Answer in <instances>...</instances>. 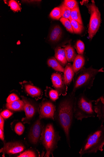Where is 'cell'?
I'll return each instance as SVG.
<instances>
[{
	"instance_id": "1",
	"label": "cell",
	"mask_w": 104,
	"mask_h": 157,
	"mask_svg": "<svg viewBox=\"0 0 104 157\" xmlns=\"http://www.w3.org/2000/svg\"><path fill=\"white\" fill-rule=\"evenodd\" d=\"M75 94L71 92L59 103L55 113V119L64 131L67 143L70 148V130L74 117V106Z\"/></svg>"
},
{
	"instance_id": "2",
	"label": "cell",
	"mask_w": 104,
	"mask_h": 157,
	"mask_svg": "<svg viewBox=\"0 0 104 157\" xmlns=\"http://www.w3.org/2000/svg\"><path fill=\"white\" fill-rule=\"evenodd\" d=\"M104 126L102 124L95 131L89 134L84 141L79 151L80 156L88 154H95L103 151Z\"/></svg>"
},
{
	"instance_id": "3",
	"label": "cell",
	"mask_w": 104,
	"mask_h": 157,
	"mask_svg": "<svg viewBox=\"0 0 104 157\" xmlns=\"http://www.w3.org/2000/svg\"><path fill=\"white\" fill-rule=\"evenodd\" d=\"M84 90L83 92L76 97L74 106V117L81 121L84 119L95 117L96 116L93 103L95 100L88 98Z\"/></svg>"
},
{
	"instance_id": "4",
	"label": "cell",
	"mask_w": 104,
	"mask_h": 157,
	"mask_svg": "<svg viewBox=\"0 0 104 157\" xmlns=\"http://www.w3.org/2000/svg\"><path fill=\"white\" fill-rule=\"evenodd\" d=\"M104 68L100 69L90 67H83L76 74L73 79V88L72 92L76 93L81 89H90L93 86L96 76L99 73L103 72Z\"/></svg>"
},
{
	"instance_id": "5",
	"label": "cell",
	"mask_w": 104,
	"mask_h": 157,
	"mask_svg": "<svg viewBox=\"0 0 104 157\" xmlns=\"http://www.w3.org/2000/svg\"><path fill=\"white\" fill-rule=\"evenodd\" d=\"M61 137L58 132L56 131L53 125L51 123L44 127L41 134L40 140L46 151L45 157H49L57 147L58 142Z\"/></svg>"
},
{
	"instance_id": "6",
	"label": "cell",
	"mask_w": 104,
	"mask_h": 157,
	"mask_svg": "<svg viewBox=\"0 0 104 157\" xmlns=\"http://www.w3.org/2000/svg\"><path fill=\"white\" fill-rule=\"evenodd\" d=\"M90 3H88V1H83L80 2L81 5H84L87 7L90 14L88 32L89 38L91 40H92L98 31L101 22L100 12L96 6L95 1H92Z\"/></svg>"
},
{
	"instance_id": "7",
	"label": "cell",
	"mask_w": 104,
	"mask_h": 157,
	"mask_svg": "<svg viewBox=\"0 0 104 157\" xmlns=\"http://www.w3.org/2000/svg\"><path fill=\"white\" fill-rule=\"evenodd\" d=\"M51 80L53 87L58 92L59 96H66L68 87L64 76L60 73H54L51 76Z\"/></svg>"
},
{
	"instance_id": "8",
	"label": "cell",
	"mask_w": 104,
	"mask_h": 157,
	"mask_svg": "<svg viewBox=\"0 0 104 157\" xmlns=\"http://www.w3.org/2000/svg\"><path fill=\"white\" fill-rule=\"evenodd\" d=\"M52 101L45 100L42 102L40 109V119L46 118L54 120L56 108L55 105Z\"/></svg>"
},
{
	"instance_id": "9",
	"label": "cell",
	"mask_w": 104,
	"mask_h": 157,
	"mask_svg": "<svg viewBox=\"0 0 104 157\" xmlns=\"http://www.w3.org/2000/svg\"><path fill=\"white\" fill-rule=\"evenodd\" d=\"M44 128L40 119L32 125L28 136L29 140L32 144L36 145L38 143Z\"/></svg>"
},
{
	"instance_id": "10",
	"label": "cell",
	"mask_w": 104,
	"mask_h": 157,
	"mask_svg": "<svg viewBox=\"0 0 104 157\" xmlns=\"http://www.w3.org/2000/svg\"><path fill=\"white\" fill-rule=\"evenodd\" d=\"M25 149V146L20 142H10L4 144L1 152L3 153L4 156L5 154L13 155L21 153Z\"/></svg>"
},
{
	"instance_id": "11",
	"label": "cell",
	"mask_w": 104,
	"mask_h": 157,
	"mask_svg": "<svg viewBox=\"0 0 104 157\" xmlns=\"http://www.w3.org/2000/svg\"><path fill=\"white\" fill-rule=\"evenodd\" d=\"M22 100L24 103V110L26 117L22 119L24 123L29 124L34 116L36 109L34 105L26 98L22 96Z\"/></svg>"
},
{
	"instance_id": "12",
	"label": "cell",
	"mask_w": 104,
	"mask_h": 157,
	"mask_svg": "<svg viewBox=\"0 0 104 157\" xmlns=\"http://www.w3.org/2000/svg\"><path fill=\"white\" fill-rule=\"evenodd\" d=\"M94 103L96 116L103 124L104 123V94L95 100Z\"/></svg>"
},
{
	"instance_id": "13",
	"label": "cell",
	"mask_w": 104,
	"mask_h": 157,
	"mask_svg": "<svg viewBox=\"0 0 104 157\" xmlns=\"http://www.w3.org/2000/svg\"><path fill=\"white\" fill-rule=\"evenodd\" d=\"M24 88L27 94L36 99H39L42 96V92L41 90L31 84H25Z\"/></svg>"
},
{
	"instance_id": "14",
	"label": "cell",
	"mask_w": 104,
	"mask_h": 157,
	"mask_svg": "<svg viewBox=\"0 0 104 157\" xmlns=\"http://www.w3.org/2000/svg\"><path fill=\"white\" fill-rule=\"evenodd\" d=\"M63 31L61 27L56 25L52 28L49 36V40L53 43H56L61 39Z\"/></svg>"
},
{
	"instance_id": "15",
	"label": "cell",
	"mask_w": 104,
	"mask_h": 157,
	"mask_svg": "<svg viewBox=\"0 0 104 157\" xmlns=\"http://www.w3.org/2000/svg\"><path fill=\"white\" fill-rule=\"evenodd\" d=\"M55 56L63 67L65 66L67 63L64 48L60 47H56L55 49Z\"/></svg>"
},
{
	"instance_id": "16",
	"label": "cell",
	"mask_w": 104,
	"mask_h": 157,
	"mask_svg": "<svg viewBox=\"0 0 104 157\" xmlns=\"http://www.w3.org/2000/svg\"><path fill=\"white\" fill-rule=\"evenodd\" d=\"M85 61V59L83 55L78 54L77 55L72 65L75 74H76L83 68Z\"/></svg>"
},
{
	"instance_id": "17",
	"label": "cell",
	"mask_w": 104,
	"mask_h": 157,
	"mask_svg": "<svg viewBox=\"0 0 104 157\" xmlns=\"http://www.w3.org/2000/svg\"><path fill=\"white\" fill-rule=\"evenodd\" d=\"M64 77L67 85H69L74 79L75 73L70 64H67L65 68Z\"/></svg>"
},
{
	"instance_id": "18",
	"label": "cell",
	"mask_w": 104,
	"mask_h": 157,
	"mask_svg": "<svg viewBox=\"0 0 104 157\" xmlns=\"http://www.w3.org/2000/svg\"><path fill=\"white\" fill-rule=\"evenodd\" d=\"M64 50L67 62H73L77 55L75 49L71 45L69 44L65 47Z\"/></svg>"
},
{
	"instance_id": "19",
	"label": "cell",
	"mask_w": 104,
	"mask_h": 157,
	"mask_svg": "<svg viewBox=\"0 0 104 157\" xmlns=\"http://www.w3.org/2000/svg\"><path fill=\"white\" fill-rule=\"evenodd\" d=\"M7 108L13 111H20L24 110V103L22 101L18 100L9 103L6 105Z\"/></svg>"
},
{
	"instance_id": "20",
	"label": "cell",
	"mask_w": 104,
	"mask_h": 157,
	"mask_svg": "<svg viewBox=\"0 0 104 157\" xmlns=\"http://www.w3.org/2000/svg\"><path fill=\"white\" fill-rule=\"evenodd\" d=\"M47 63L49 67H51L55 71L61 72H64L65 68L54 57H52L48 59Z\"/></svg>"
},
{
	"instance_id": "21",
	"label": "cell",
	"mask_w": 104,
	"mask_h": 157,
	"mask_svg": "<svg viewBox=\"0 0 104 157\" xmlns=\"http://www.w3.org/2000/svg\"><path fill=\"white\" fill-rule=\"evenodd\" d=\"M70 18L83 25V22L78 4L75 8L71 10Z\"/></svg>"
},
{
	"instance_id": "22",
	"label": "cell",
	"mask_w": 104,
	"mask_h": 157,
	"mask_svg": "<svg viewBox=\"0 0 104 157\" xmlns=\"http://www.w3.org/2000/svg\"><path fill=\"white\" fill-rule=\"evenodd\" d=\"M69 20L71 25L74 33L77 34H81L84 30L83 25L70 18Z\"/></svg>"
},
{
	"instance_id": "23",
	"label": "cell",
	"mask_w": 104,
	"mask_h": 157,
	"mask_svg": "<svg viewBox=\"0 0 104 157\" xmlns=\"http://www.w3.org/2000/svg\"><path fill=\"white\" fill-rule=\"evenodd\" d=\"M45 94L46 96L53 102H55L59 98V95L58 92L50 87H47Z\"/></svg>"
},
{
	"instance_id": "24",
	"label": "cell",
	"mask_w": 104,
	"mask_h": 157,
	"mask_svg": "<svg viewBox=\"0 0 104 157\" xmlns=\"http://www.w3.org/2000/svg\"><path fill=\"white\" fill-rule=\"evenodd\" d=\"M59 7L60 9L62 17L69 19L70 18L71 10L63 4Z\"/></svg>"
},
{
	"instance_id": "25",
	"label": "cell",
	"mask_w": 104,
	"mask_h": 157,
	"mask_svg": "<svg viewBox=\"0 0 104 157\" xmlns=\"http://www.w3.org/2000/svg\"><path fill=\"white\" fill-rule=\"evenodd\" d=\"M49 17L53 20H59L62 17L60 8L57 7L54 8L50 13Z\"/></svg>"
},
{
	"instance_id": "26",
	"label": "cell",
	"mask_w": 104,
	"mask_h": 157,
	"mask_svg": "<svg viewBox=\"0 0 104 157\" xmlns=\"http://www.w3.org/2000/svg\"><path fill=\"white\" fill-rule=\"evenodd\" d=\"M74 47L79 54L83 55L85 50V45L82 41L81 40H78Z\"/></svg>"
},
{
	"instance_id": "27",
	"label": "cell",
	"mask_w": 104,
	"mask_h": 157,
	"mask_svg": "<svg viewBox=\"0 0 104 157\" xmlns=\"http://www.w3.org/2000/svg\"><path fill=\"white\" fill-rule=\"evenodd\" d=\"M60 20L68 31L72 33H74L71 25L69 19L61 17Z\"/></svg>"
},
{
	"instance_id": "28",
	"label": "cell",
	"mask_w": 104,
	"mask_h": 157,
	"mask_svg": "<svg viewBox=\"0 0 104 157\" xmlns=\"http://www.w3.org/2000/svg\"><path fill=\"white\" fill-rule=\"evenodd\" d=\"M25 130L24 125L21 122H19L15 126L14 130L15 132L18 135L20 136L23 133Z\"/></svg>"
},
{
	"instance_id": "29",
	"label": "cell",
	"mask_w": 104,
	"mask_h": 157,
	"mask_svg": "<svg viewBox=\"0 0 104 157\" xmlns=\"http://www.w3.org/2000/svg\"><path fill=\"white\" fill-rule=\"evenodd\" d=\"M63 4L71 10L75 8L78 4L77 2L74 0H65Z\"/></svg>"
},
{
	"instance_id": "30",
	"label": "cell",
	"mask_w": 104,
	"mask_h": 157,
	"mask_svg": "<svg viewBox=\"0 0 104 157\" xmlns=\"http://www.w3.org/2000/svg\"><path fill=\"white\" fill-rule=\"evenodd\" d=\"M9 6L11 9L13 11L16 12L20 10L19 5L16 1L14 0H11L9 1Z\"/></svg>"
},
{
	"instance_id": "31",
	"label": "cell",
	"mask_w": 104,
	"mask_h": 157,
	"mask_svg": "<svg viewBox=\"0 0 104 157\" xmlns=\"http://www.w3.org/2000/svg\"><path fill=\"white\" fill-rule=\"evenodd\" d=\"M37 155L35 151L32 150H28L21 153L18 157H35Z\"/></svg>"
},
{
	"instance_id": "32",
	"label": "cell",
	"mask_w": 104,
	"mask_h": 157,
	"mask_svg": "<svg viewBox=\"0 0 104 157\" xmlns=\"http://www.w3.org/2000/svg\"><path fill=\"white\" fill-rule=\"evenodd\" d=\"M20 100L19 97L16 94H10L7 98L6 102L7 103H11Z\"/></svg>"
},
{
	"instance_id": "33",
	"label": "cell",
	"mask_w": 104,
	"mask_h": 157,
	"mask_svg": "<svg viewBox=\"0 0 104 157\" xmlns=\"http://www.w3.org/2000/svg\"><path fill=\"white\" fill-rule=\"evenodd\" d=\"M13 115V113L8 109L3 111L1 113V115L5 119L9 118Z\"/></svg>"
},
{
	"instance_id": "34",
	"label": "cell",
	"mask_w": 104,
	"mask_h": 157,
	"mask_svg": "<svg viewBox=\"0 0 104 157\" xmlns=\"http://www.w3.org/2000/svg\"><path fill=\"white\" fill-rule=\"evenodd\" d=\"M4 118L1 115L0 116V129L4 130Z\"/></svg>"
},
{
	"instance_id": "35",
	"label": "cell",
	"mask_w": 104,
	"mask_h": 157,
	"mask_svg": "<svg viewBox=\"0 0 104 157\" xmlns=\"http://www.w3.org/2000/svg\"><path fill=\"white\" fill-rule=\"evenodd\" d=\"M0 139L3 141H4L5 138L3 131L1 129H0Z\"/></svg>"
}]
</instances>
